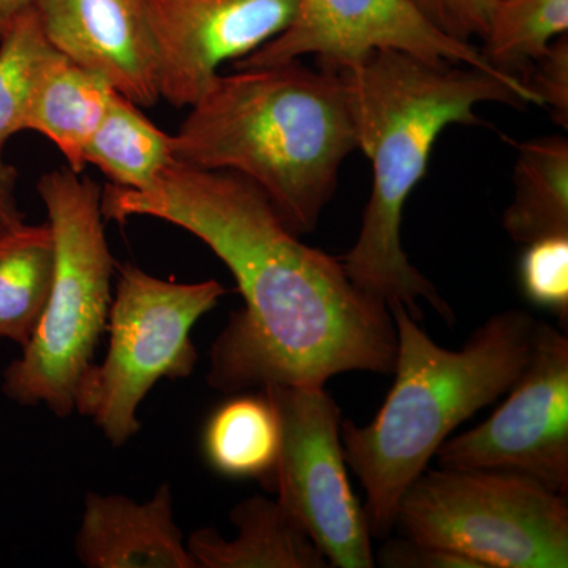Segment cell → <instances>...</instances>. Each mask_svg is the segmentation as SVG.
Wrapping results in <instances>:
<instances>
[{
  "label": "cell",
  "instance_id": "obj_1",
  "mask_svg": "<svg viewBox=\"0 0 568 568\" xmlns=\"http://www.w3.org/2000/svg\"><path fill=\"white\" fill-rule=\"evenodd\" d=\"M104 222L151 216L204 242L233 274L244 308L213 343L209 386L224 394L325 386L343 373L392 375L387 304L354 286L342 260L298 241L256 185L171 163L145 190L108 185Z\"/></svg>",
  "mask_w": 568,
  "mask_h": 568
},
{
  "label": "cell",
  "instance_id": "obj_2",
  "mask_svg": "<svg viewBox=\"0 0 568 568\" xmlns=\"http://www.w3.org/2000/svg\"><path fill=\"white\" fill-rule=\"evenodd\" d=\"M353 110L357 149L372 162L373 183L353 248L343 257L355 287L399 302L420 323L425 301L454 324L452 306L410 264L403 248L406 201L425 178L437 138L450 125H476L481 103L537 104L525 82L465 63L435 62L409 52L381 50L342 69Z\"/></svg>",
  "mask_w": 568,
  "mask_h": 568
},
{
  "label": "cell",
  "instance_id": "obj_3",
  "mask_svg": "<svg viewBox=\"0 0 568 568\" xmlns=\"http://www.w3.org/2000/svg\"><path fill=\"white\" fill-rule=\"evenodd\" d=\"M190 108L173 136L175 162L241 175L294 234L312 233L357 149L342 74L298 59L235 70Z\"/></svg>",
  "mask_w": 568,
  "mask_h": 568
},
{
  "label": "cell",
  "instance_id": "obj_4",
  "mask_svg": "<svg viewBox=\"0 0 568 568\" xmlns=\"http://www.w3.org/2000/svg\"><path fill=\"white\" fill-rule=\"evenodd\" d=\"M387 306L396 331L394 386L368 425L342 420L346 465L365 489L369 532L379 540L390 537L399 500L452 432L515 386L538 323L525 310H506L452 351L433 342L405 305Z\"/></svg>",
  "mask_w": 568,
  "mask_h": 568
},
{
  "label": "cell",
  "instance_id": "obj_5",
  "mask_svg": "<svg viewBox=\"0 0 568 568\" xmlns=\"http://www.w3.org/2000/svg\"><path fill=\"white\" fill-rule=\"evenodd\" d=\"M37 189L54 237V278L21 357L3 372L2 390L11 402L44 403L55 416L67 417L108 327L115 263L99 183L62 168L41 175Z\"/></svg>",
  "mask_w": 568,
  "mask_h": 568
},
{
  "label": "cell",
  "instance_id": "obj_6",
  "mask_svg": "<svg viewBox=\"0 0 568 568\" xmlns=\"http://www.w3.org/2000/svg\"><path fill=\"white\" fill-rule=\"evenodd\" d=\"M403 537L478 568H567V496L507 469H425L396 508Z\"/></svg>",
  "mask_w": 568,
  "mask_h": 568
},
{
  "label": "cell",
  "instance_id": "obj_7",
  "mask_svg": "<svg viewBox=\"0 0 568 568\" xmlns=\"http://www.w3.org/2000/svg\"><path fill=\"white\" fill-rule=\"evenodd\" d=\"M226 294L216 280L175 283L134 264L119 267L106 331L110 346L89 366L74 395V410L92 418L114 447L140 432L136 410L162 379L192 375L197 362L192 331Z\"/></svg>",
  "mask_w": 568,
  "mask_h": 568
},
{
  "label": "cell",
  "instance_id": "obj_8",
  "mask_svg": "<svg viewBox=\"0 0 568 568\" xmlns=\"http://www.w3.org/2000/svg\"><path fill=\"white\" fill-rule=\"evenodd\" d=\"M282 422V450L264 488L313 538L328 567L376 566L365 507L347 478L342 410L323 386L261 388Z\"/></svg>",
  "mask_w": 568,
  "mask_h": 568
},
{
  "label": "cell",
  "instance_id": "obj_9",
  "mask_svg": "<svg viewBox=\"0 0 568 568\" xmlns=\"http://www.w3.org/2000/svg\"><path fill=\"white\" fill-rule=\"evenodd\" d=\"M506 402L476 428L447 439L440 467L507 469L568 491V338L538 321L532 351Z\"/></svg>",
  "mask_w": 568,
  "mask_h": 568
},
{
  "label": "cell",
  "instance_id": "obj_10",
  "mask_svg": "<svg viewBox=\"0 0 568 568\" xmlns=\"http://www.w3.org/2000/svg\"><path fill=\"white\" fill-rule=\"evenodd\" d=\"M381 50L409 52L426 61L465 63L515 78L495 69L476 44L436 31L406 0H298L291 24L234 67H271L310 54L321 67L342 69Z\"/></svg>",
  "mask_w": 568,
  "mask_h": 568
},
{
  "label": "cell",
  "instance_id": "obj_11",
  "mask_svg": "<svg viewBox=\"0 0 568 568\" xmlns=\"http://www.w3.org/2000/svg\"><path fill=\"white\" fill-rule=\"evenodd\" d=\"M298 0H145L160 99L193 106L219 69L274 40L291 24Z\"/></svg>",
  "mask_w": 568,
  "mask_h": 568
},
{
  "label": "cell",
  "instance_id": "obj_12",
  "mask_svg": "<svg viewBox=\"0 0 568 568\" xmlns=\"http://www.w3.org/2000/svg\"><path fill=\"white\" fill-rule=\"evenodd\" d=\"M44 36L69 61L111 82L138 106L160 100L145 0H37Z\"/></svg>",
  "mask_w": 568,
  "mask_h": 568
},
{
  "label": "cell",
  "instance_id": "obj_13",
  "mask_svg": "<svg viewBox=\"0 0 568 568\" xmlns=\"http://www.w3.org/2000/svg\"><path fill=\"white\" fill-rule=\"evenodd\" d=\"M74 549L89 568H197L175 525L168 484L145 504L89 493Z\"/></svg>",
  "mask_w": 568,
  "mask_h": 568
},
{
  "label": "cell",
  "instance_id": "obj_14",
  "mask_svg": "<svg viewBox=\"0 0 568 568\" xmlns=\"http://www.w3.org/2000/svg\"><path fill=\"white\" fill-rule=\"evenodd\" d=\"M234 540L215 529L196 530L186 541L197 568H327V559L304 526L278 499L252 496L231 510Z\"/></svg>",
  "mask_w": 568,
  "mask_h": 568
},
{
  "label": "cell",
  "instance_id": "obj_15",
  "mask_svg": "<svg viewBox=\"0 0 568 568\" xmlns=\"http://www.w3.org/2000/svg\"><path fill=\"white\" fill-rule=\"evenodd\" d=\"M115 89L102 74L61 55L41 80L24 130L43 134L61 151L71 171L82 174L84 152L99 129Z\"/></svg>",
  "mask_w": 568,
  "mask_h": 568
},
{
  "label": "cell",
  "instance_id": "obj_16",
  "mask_svg": "<svg viewBox=\"0 0 568 568\" xmlns=\"http://www.w3.org/2000/svg\"><path fill=\"white\" fill-rule=\"evenodd\" d=\"M514 200L503 226L517 244L568 234V140L537 138L515 144Z\"/></svg>",
  "mask_w": 568,
  "mask_h": 568
},
{
  "label": "cell",
  "instance_id": "obj_17",
  "mask_svg": "<svg viewBox=\"0 0 568 568\" xmlns=\"http://www.w3.org/2000/svg\"><path fill=\"white\" fill-rule=\"evenodd\" d=\"M282 437L278 413L263 390L233 396L205 422L204 458L220 476L265 485L278 462Z\"/></svg>",
  "mask_w": 568,
  "mask_h": 568
},
{
  "label": "cell",
  "instance_id": "obj_18",
  "mask_svg": "<svg viewBox=\"0 0 568 568\" xmlns=\"http://www.w3.org/2000/svg\"><path fill=\"white\" fill-rule=\"evenodd\" d=\"M84 160L102 171L111 185L145 190L175 162L173 136L162 132L138 104L115 91L85 148Z\"/></svg>",
  "mask_w": 568,
  "mask_h": 568
},
{
  "label": "cell",
  "instance_id": "obj_19",
  "mask_svg": "<svg viewBox=\"0 0 568 568\" xmlns=\"http://www.w3.org/2000/svg\"><path fill=\"white\" fill-rule=\"evenodd\" d=\"M50 224L22 223L0 234V338L21 347L31 338L54 278Z\"/></svg>",
  "mask_w": 568,
  "mask_h": 568
},
{
  "label": "cell",
  "instance_id": "obj_20",
  "mask_svg": "<svg viewBox=\"0 0 568 568\" xmlns=\"http://www.w3.org/2000/svg\"><path fill=\"white\" fill-rule=\"evenodd\" d=\"M567 31L568 0H495L480 50L495 69L521 80Z\"/></svg>",
  "mask_w": 568,
  "mask_h": 568
},
{
  "label": "cell",
  "instance_id": "obj_21",
  "mask_svg": "<svg viewBox=\"0 0 568 568\" xmlns=\"http://www.w3.org/2000/svg\"><path fill=\"white\" fill-rule=\"evenodd\" d=\"M61 55L44 36L36 7L0 39V153L11 136L24 132L37 89Z\"/></svg>",
  "mask_w": 568,
  "mask_h": 568
},
{
  "label": "cell",
  "instance_id": "obj_22",
  "mask_svg": "<svg viewBox=\"0 0 568 568\" xmlns=\"http://www.w3.org/2000/svg\"><path fill=\"white\" fill-rule=\"evenodd\" d=\"M518 280L523 295L538 308L568 321V234L549 235L525 245Z\"/></svg>",
  "mask_w": 568,
  "mask_h": 568
},
{
  "label": "cell",
  "instance_id": "obj_23",
  "mask_svg": "<svg viewBox=\"0 0 568 568\" xmlns=\"http://www.w3.org/2000/svg\"><path fill=\"white\" fill-rule=\"evenodd\" d=\"M521 81L537 100L547 106L564 129L568 126V39L558 37L544 55L523 71Z\"/></svg>",
  "mask_w": 568,
  "mask_h": 568
},
{
  "label": "cell",
  "instance_id": "obj_24",
  "mask_svg": "<svg viewBox=\"0 0 568 568\" xmlns=\"http://www.w3.org/2000/svg\"><path fill=\"white\" fill-rule=\"evenodd\" d=\"M429 26L458 41L484 40L495 0H406Z\"/></svg>",
  "mask_w": 568,
  "mask_h": 568
},
{
  "label": "cell",
  "instance_id": "obj_25",
  "mask_svg": "<svg viewBox=\"0 0 568 568\" xmlns=\"http://www.w3.org/2000/svg\"><path fill=\"white\" fill-rule=\"evenodd\" d=\"M375 562L384 568H478L474 560L410 538H386Z\"/></svg>",
  "mask_w": 568,
  "mask_h": 568
},
{
  "label": "cell",
  "instance_id": "obj_26",
  "mask_svg": "<svg viewBox=\"0 0 568 568\" xmlns=\"http://www.w3.org/2000/svg\"><path fill=\"white\" fill-rule=\"evenodd\" d=\"M18 171L0 153V234L24 223L17 200Z\"/></svg>",
  "mask_w": 568,
  "mask_h": 568
},
{
  "label": "cell",
  "instance_id": "obj_27",
  "mask_svg": "<svg viewBox=\"0 0 568 568\" xmlns=\"http://www.w3.org/2000/svg\"><path fill=\"white\" fill-rule=\"evenodd\" d=\"M37 0H0V39L9 32L14 21L36 7Z\"/></svg>",
  "mask_w": 568,
  "mask_h": 568
}]
</instances>
